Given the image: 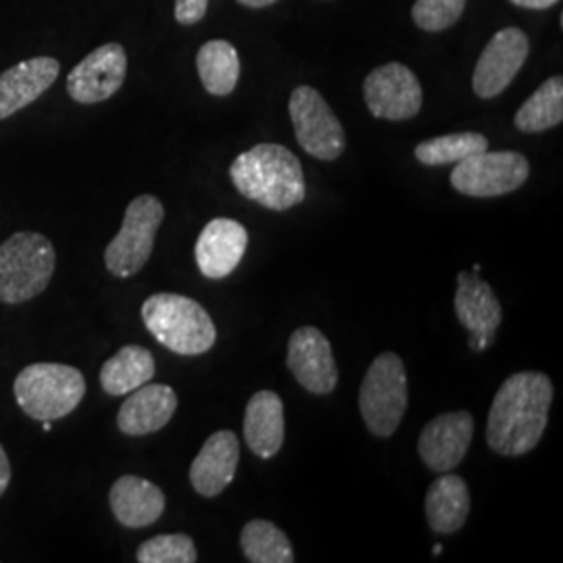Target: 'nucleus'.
I'll return each mask as SVG.
<instances>
[{"mask_svg": "<svg viewBox=\"0 0 563 563\" xmlns=\"http://www.w3.org/2000/svg\"><path fill=\"white\" fill-rule=\"evenodd\" d=\"M241 462L239 437L230 430L211 434L190 465V483L202 497H218L232 484Z\"/></svg>", "mask_w": 563, "mask_h": 563, "instance_id": "17", "label": "nucleus"}, {"mask_svg": "<svg viewBox=\"0 0 563 563\" xmlns=\"http://www.w3.org/2000/svg\"><path fill=\"white\" fill-rule=\"evenodd\" d=\"M455 313L470 332V349L481 353L497 339V328L504 322V309L488 282L481 274L460 272L455 292Z\"/></svg>", "mask_w": 563, "mask_h": 563, "instance_id": "12", "label": "nucleus"}, {"mask_svg": "<svg viewBox=\"0 0 563 563\" xmlns=\"http://www.w3.org/2000/svg\"><path fill=\"white\" fill-rule=\"evenodd\" d=\"M42 430H44V432H51V430H53V422H42Z\"/></svg>", "mask_w": 563, "mask_h": 563, "instance_id": "35", "label": "nucleus"}, {"mask_svg": "<svg viewBox=\"0 0 563 563\" xmlns=\"http://www.w3.org/2000/svg\"><path fill=\"white\" fill-rule=\"evenodd\" d=\"M155 378V357L141 344H125L101 367L102 390L111 397L130 395Z\"/></svg>", "mask_w": 563, "mask_h": 563, "instance_id": "23", "label": "nucleus"}, {"mask_svg": "<svg viewBox=\"0 0 563 563\" xmlns=\"http://www.w3.org/2000/svg\"><path fill=\"white\" fill-rule=\"evenodd\" d=\"M290 120L302 151L316 159L334 162L346 146L341 121L322 95L311 86H299L288 102Z\"/></svg>", "mask_w": 563, "mask_h": 563, "instance_id": "9", "label": "nucleus"}, {"mask_svg": "<svg viewBox=\"0 0 563 563\" xmlns=\"http://www.w3.org/2000/svg\"><path fill=\"white\" fill-rule=\"evenodd\" d=\"M472 509L470 488L457 474H443L430 484L426 495V518L437 534L462 530Z\"/></svg>", "mask_w": 563, "mask_h": 563, "instance_id": "22", "label": "nucleus"}, {"mask_svg": "<svg viewBox=\"0 0 563 563\" xmlns=\"http://www.w3.org/2000/svg\"><path fill=\"white\" fill-rule=\"evenodd\" d=\"M197 69L209 95L228 97L241 78L239 51L228 41L205 42L197 55Z\"/></svg>", "mask_w": 563, "mask_h": 563, "instance_id": "24", "label": "nucleus"}, {"mask_svg": "<svg viewBox=\"0 0 563 563\" xmlns=\"http://www.w3.org/2000/svg\"><path fill=\"white\" fill-rule=\"evenodd\" d=\"M128 55L118 42L102 44L71 69L67 95L80 104H97L111 99L125 80Z\"/></svg>", "mask_w": 563, "mask_h": 563, "instance_id": "11", "label": "nucleus"}, {"mask_svg": "<svg viewBox=\"0 0 563 563\" xmlns=\"http://www.w3.org/2000/svg\"><path fill=\"white\" fill-rule=\"evenodd\" d=\"M563 121V78L543 81L516 113V128L526 134H539Z\"/></svg>", "mask_w": 563, "mask_h": 563, "instance_id": "25", "label": "nucleus"}, {"mask_svg": "<svg viewBox=\"0 0 563 563\" xmlns=\"http://www.w3.org/2000/svg\"><path fill=\"white\" fill-rule=\"evenodd\" d=\"M432 553H434V555H441V553H443V544H434V547H432Z\"/></svg>", "mask_w": 563, "mask_h": 563, "instance_id": "34", "label": "nucleus"}, {"mask_svg": "<svg viewBox=\"0 0 563 563\" xmlns=\"http://www.w3.org/2000/svg\"><path fill=\"white\" fill-rule=\"evenodd\" d=\"M136 560L141 563H195L199 553L188 534H159L139 547Z\"/></svg>", "mask_w": 563, "mask_h": 563, "instance_id": "28", "label": "nucleus"}, {"mask_svg": "<svg viewBox=\"0 0 563 563\" xmlns=\"http://www.w3.org/2000/svg\"><path fill=\"white\" fill-rule=\"evenodd\" d=\"M239 2L244 4V7H251V9H263V7H269V4H274L278 0H239Z\"/></svg>", "mask_w": 563, "mask_h": 563, "instance_id": "33", "label": "nucleus"}, {"mask_svg": "<svg viewBox=\"0 0 563 563\" xmlns=\"http://www.w3.org/2000/svg\"><path fill=\"white\" fill-rule=\"evenodd\" d=\"M246 246V228L236 220L218 218L202 228L195 246V260L205 278L222 280L241 265Z\"/></svg>", "mask_w": 563, "mask_h": 563, "instance_id": "16", "label": "nucleus"}, {"mask_svg": "<svg viewBox=\"0 0 563 563\" xmlns=\"http://www.w3.org/2000/svg\"><path fill=\"white\" fill-rule=\"evenodd\" d=\"M511 2L518 4V7H523V9H549L560 0H511Z\"/></svg>", "mask_w": 563, "mask_h": 563, "instance_id": "32", "label": "nucleus"}, {"mask_svg": "<svg viewBox=\"0 0 563 563\" xmlns=\"http://www.w3.org/2000/svg\"><path fill=\"white\" fill-rule=\"evenodd\" d=\"M467 0H416L413 21L423 32H443L462 20Z\"/></svg>", "mask_w": 563, "mask_h": 563, "instance_id": "29", "label": "nucleus"}, {"mask_svg": "<svg viewBox=\"0 0 563 563\" xmlns=\"http://www.w3.org/2000/svg\"><path fill=\"white\" fill-rule=\"evenodd\" d=\"M530 176V163L522 153L488 148L483 153L470 155L463 162L455 163L451 172V184L457 192L474 199H490L509 195L522 188Z\"/></svg>", "mask_w": 563, "mask_h": 563, "instance_id": "8", "label": "nucleus"}, {"mask_svg": "<svg viewBox=\"0 0 563 563\" xmlns=\"http://www.w3.org/2000/svg\"><path fill=\"white\" fill-rule=\"evenodd\" d=\"M59 60L32 57L0 74V121L9 120L42 95L59 78Z\"/></svg>", "mask_w": 563, "mask_h": 563, "instance_id": "18", "label": "nucleus"}, {"mask_svg": "<svg viewBox=\"0 0 563 563\" xmlns=\"http://www.w3.org/2000/svg\"><path fill=\"white\" fill-rule=\"evenodd\" d=\"M13 395L27 418L55 422L78 409L86 395V380L74 365L32 363L18 374Z\"/></svg>", "mask_w": 563, "mask_h": 563, "instance_id": "4", "label": "nucleus"}, {"mask_svg": "<svg viewBox=\"0 0 563 563\" xmlns=\"http://www.w3.org/2000/svg\"><path fill=\"white\" fill-rule=\"evenodd\" d=\"M178 395L167 384H142L121 405L118 428L128 437H146L172 422Z\"/></svg>", "mask_w": 563, "mask_h": 563, "instance_id": "19", "label": "nucleus"}, {"mask_svg": "<svg viewBox=\"0 0 563 563\" xmlns=\"http://www.w3.org/2000/svg\"><path fill=\"white\" fill-rule=\"evenodd\" d=\"M109 504L121 526L146 528L162 518L165 511V495L157 484L128 474L118 478L111 486Z\"/></svg>", "mask_w": 563, "mask_h": 563, "instance_id": "20", "label": "nucleus"}, {"mask_svg": "<svg viewBox=\"0 0 563 563\" xmlns=\"http://www.w3.org/2000/svg\"><path fill=\"white\" fill-rule=\"evenodd\" d=\"M488 148V141L481 132H457V134H444L439 139H430V141L420 142L416 146V159L437 167V165H449V163H460L483 153Z\"/></svg>", "mask_w": 563, "mask_h": 563, "instance_id": "27", "label": "nucleus"}, {"mask_svg": "<svg viewBox=\"0 0 563 563\" xmlns=\"http://www.w3.org/2000/svg\"><path fill=\"white\" fill-rule=\"evenodd\" d=\"M209 0H176V21L180 25H195L205 18Z\"/></svg>", "mask_w": 563, "mask_h": 563, "instance_id": "30", "label": "nucleus"}, {"mask_svg": "<svg viewBox=\"0 0 563 563\" xmlns=\"http://www.w3.org/2000/svg\"><path fill=\"white\" fill-rule=\"evenodd\" d=\"M9 483H11V463H9V457H7L4 446L0 444V497L7 493Z\"/></svg>", "mask_w": 563, "mask_h": 563, "instance_id": "31", "label": "nucleus"}, {"mask_svg": "<svg viewBox=\"0 0 563 563\" xmlns=\"http://www.w3.org/2000/svg\"><path fill=\"white\" fill-rule=\"evenodd\" d=\"M286 363L297 383L313 395H330L339 384L332 344L313 325H302L292 332Z\"/></svg>", "mask_w": 563, "mask_h": 563, "instance_id": "14", "label": "nucleus"}, {"mask_svg": "<svg viewBox=\"0 0 563 563\" xmlns=\"http://www.w3.org/2000/svg\"><path fill=\"white\" fill-rule=\"evenodd\" d=\"M244 439L262 460L278 455L284 444V402L274 390H260L251 397L244 411Z\"/></svg>", "mask_w": 563, "mask_h": 563, "instance_id": "21", "label": "nucleus"}, {"mask_svg": "<svg viewBox=\"0 0 563 563\" xmlns=\"http://www.w3.org/2000/svg\"><path fill=\"white\" fill-rule=\"evenodd\" d=\"M551 401L553 383L543 372H518L509 376L488 411V446L505 457L530 453L543 439Z\"/></svg>", "mask_w": 563, "mask_h": 563, "instance_id": "1", "label": "nucleus"}, {"mask_svg": "<svg viewBox=\"0 0 563 563\" xmlns=\"http://www.w3.org/2000/svg\"><path fill=\"white\" fill-rule=\"evenodd\" d=\"M530 44L520 27H505L484 46L472 86L481 99H495L520 74Z\"/></svg>", "mask_w": 563, "mask_h": 563, "instance_id": "13", "label": "nucleus"}, {"mask_svg": "<svg viewBox=\"0 0 563 563\" xmlns=\"http://www.w3.org/2000/svg\"><path fill=\"white\" fill-rule=\"evenodd\" d=\"M481 272H483V265H481V263H476V265H474V269H472V274H481Z\"/></svg>", "mask_w": 563, "mask_h": 563, "instance_id": "36", "label": "nucleus"}, {"mask_svg": "<svg viewBox=\"0 0 563 563\" xmlns=\"http://www.w3.org/2000/svg\"><path fill=\"white\" fill-rule=\"evenodd\" d=\"M142 322L155 341L176 355L195 357L207 353L218 339L207 309L184 295L157 292L142 305Z\"/></svg>", "mask_w": 563, "mask_h": 563, "instance_id": "3", "label": "nucleus"}, {"mask_svg": "<svg viewBox=\"0 0 563 563\" xmlns=\"http://www.w3.org/2000/svg\"><path fill=\"white\" fill-rule=\"evenodd\" d=\"M241 547L251 563H292L295 553L288 537L276 523L253 520L242 528Z\"/></svg>", "mask_w": 563, "mask_h": 563, "instance_id": "26", "label": "nucleus"}, {"mask_svg": "<svg viewBox=\"0 0 563 563\" xmlns=\"http://www.w3.org/2000/svg\"><path fill=\"white\" fill-rule=\"evenodd\" d=\"M55 246L38 232H18L0 244V302L20 305L46 290L55 274Z\"/></svg>", "mask_w": 563, "mask_h": 563, "instance_id": "5", "label": "nucleus"}, {"mask_svg": "<svg viewBox=\"0 0 563 563\" xmlns=\"http://www.w3.org/2000/svg\"><path fill=\"white\" fill-rule=\"evenodd\" d=\"M363 97L374 118L405 121L422 109L423 90L418 76L402 63L376 67L363 81Z\"/></svg>", "mask_w": 563, "mask_h": 563, "instance_id": "10", "label": "nucleus"}, {"mask_svg": "<svg viewBox=\"0 0 563 563\" xmlns=\"http://www.w3.org/2000/svg\"><path fill=\"white\" fill-rule=\"evenodd\" d=\"M474 439V418L470 411H453L437 416L418 439V451L422 462L432 472L455 470Z\"/></svg>", "mask_w": 563, "mask_h": 563, "instance_id": "15", "label": "nucleus"}, {"mask_svg": "<svg viewBox=\"0 0 563 563\" xmlns=\"http://www.w3.org/2000/svg\"><path fill=\"white\" fill-rule=\"evenodd\" d=\"M165 220L162 201L142 195L128 205L118 236L104 249V265L118 278L139 274L151 260L157 230Z\"/></svg>", "mask_w": 563, "mask_h": 563, "instance_id": "7", "label": "nucleus"}, {"mask_svg": "<svg viewBox=\"0 0 563 563\" xmlns=\"http://www.w3.org/2000/svg\"><path fill=\"white\" fill-rule=\"evenodd\" d=\"M407 409V374L401 357L393 351L378 355L360 390V411L367 430L378 439H390Z\"/></svg>", "mask_w": 563, "mask_h": 563, "instance_id": "6", "label": "nucleus"}, {"mask_svg": "<svg viewBox=\"0 0 563 563\" xmlns=\"http://www.w3.org/2000/svg\"><path fill=\"white\" fill-rule=\"evenodd\" d=\"M230 178L244 199L272 211H286L305 201L307 186L299 157L282 144L263 142L239 155Z\"/></svg>", "mask_w": 563, "mask_h": 563, "instance_id": "2", "label": "nucleus"}]
</instances>
